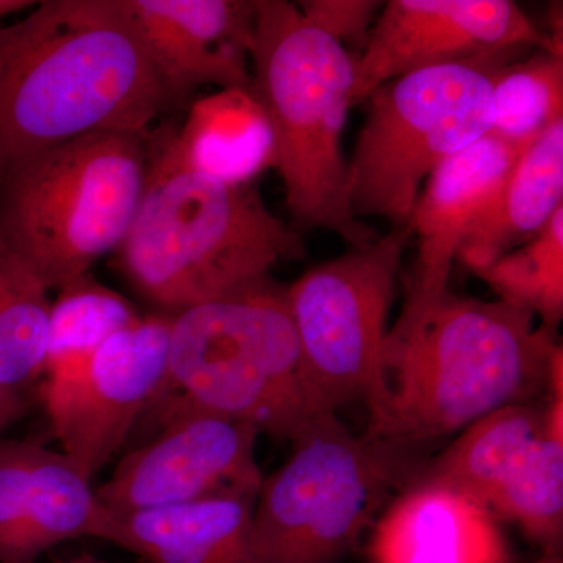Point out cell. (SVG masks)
Returning a JSON list of instances; mask_svg holds the SVG:
<instances>
[{
  "instance_id": "obj_1",
  "label": "cell",
  "mask_w": 563,
  "mask_h": 563,
  "mask_svg": "<svg viewBox=\"0 0 563 563\" xmlns=\"http://www.w3.org/2000/svg\"><path fill=\"white\" fill-rule=\"evenodd\" d=\"M181 109L121 0H43L0 25V176L66 141L146 132Z\"/></svg>"
},
{
  "instance_id": "obj_2",
  "label": "cell",
  "mask_w": 563,
  "mask_h": 563,
  "mask_svg": "<svg viewBox=\"0 0 563 563\" xmlns=\"http://www.w3.org/2000/svg\"><path fill=\"white\" fill-rule=\"evenodd\" d=\"M562 346L529 310L444 291L402 306L365 393L366 439L429 442L550 385Z\"/></svg>"
},
{
  "instance_id": "obj_3",
  "label": "cell",
  "mask_w": 563,
  "mask_h": 563,
  "mask_svg": "<svg viewBox=\"0 0 563 563\" xmlns=\"http://www.w3.org/2000/svg\"><path fill=\"white\" fill-rule=\"evenodd\" d=\"M177 120L146 132L143 196L114 269L155 312L176 314L257 287L274 266L306 254L302 236L255 185H225L177 157Z\"/></svg>"
},
{
  "instance_id": "obj_4",
  "label": "cell",
  "mask_w": 563,
  "mask_h": 563,
  "mask_svg": "<svg viewBox=\"0 0 563 563\" xmlns=\"http://www.w3.org/2000/svg\"><path fill=\"white\" fill-rule=\"evenodd\" d=\"M355 57L287 0H255L251 88L272 122L276 168L296 231L322 229L350 246L376 240L347 201L342 140Z\"/></svg>"
},
{
  "instance_id": "obj_5",
  "label": "cell",
  "mask_w": 563,
  "mask_h": 563,
  "mask_svg": "<svg viewBox=\"0 0 563 563\" xmlns=\"http://www.w3.org/2000/svg\"><path fill=\"white\" fill-rule=\"evenodd\" d=\"M177 406L228 415L290 442L321 415L285 285L269 279L172 314L168 368L146 415Z\"/></svg>"
},
{
  "instance_id": "obj_6",
  "label": "cell",
  "mask_w": 563,
  "mask_h": 563,
  "mask_svg": "<svg viewBox=\"0 0 563 563\" xmlns=\"http://www.w3.org/2000/svg\"><path fill=\"white\" fill-rule=\"evenodd\" d=\"M146 132L66 141L0 176V242L47 290L91 273L121 246L146 185Z\"/></svg>"
},
{
  "instance_id": "obj_7",
  "label": "cell",
  "mask_w": 563,
  "mask_h": 563,
  "mask_svg": "<svg viewBox=\"0 0 563 563\" xmlns=\"http://www.w3.org/2000/svg\"><path fill=\"white\" fill-rule=\"evenodd\" d=\"M501 65H448L396 77L369 96L347 161L357 220L409 228L426 181L448 158L492 132V77Z\"/></svg>"
},
{
  "instance_id": "obj_8",
  "label": "cell",
  "mask_w": 563,
  "mask_h": 563,
  "mask_svg": "<svg viewBox=\"0 0 563 563\" xmlns=\"http://www.w3.org/2000/svg\"><path fill=\"white\" fill-rule=\"evenodd\" d=\"M288 461L263 477L252 512L261 563H335L372 523L396 483L387 446L318 415Z\"/></svg>"
},
{
  "instance_id": "obj_9",
  "label": "cell",
  "mask_w": 563,
  "mask_h": 563,
  "mask_svg": "<svg viewBox=\"0 0 563 563\" xmlns=\"http://www.w3.org/2000/svg\"><path fill=\"white\" fill-rule=\"evenodd\" d=\"M409 228L313 266L285 285L303 376L314 406L335 413L365 398L388 332Z\"/></svg>"
},
{
  "instance_id": "obj_10",
  "label": "cell",
  "mask_w": 563,
  "mask_h": 563,
  "mask_svg": "<svg viewBox=\"0 0 563 563\" xmlns=\"http://www.w3.org/2000/svg\"><path fill=\"white\" fill-rule=\"evenodd\" d=\"M172 314L147 313L40 393L62 453L95 479L151 409L168 368Z\"/></svg>"
},
{
  "instance_id": "obj_11",
  "label": "cell",
  "mask_w": 563,
  "mask_h": 563,
  "mask_svg": "<svg viewBox=\"0 0 563 563\" xmlns=\"http://www.w3.org/2000/svg\"><path fill=\"white\" fill-rule=\"evenodd\" d=\"M154 417L157 435L125 454L96 488L103 506L135 512L218 496L257 499L263 474L255 454L261 432L254 426L191 406Z\"/></svg>"
},
{
  "instance_id": "obj_12",
  "label": "cell",
  "mask_w": 563,
  "mask_h": 563,
  "mask_svg": "<svg viewBox=\"0 0 563 563\" xmlns=\"http://www.w3.org/2000/svg\"><path fill=\"white\" fill-rule=\"evenodd\" d=\"M547 46L512 0H388L355 57L352 102L384 84L426 68L504 65L528 47Z\"/></svg>"
},
{
  "instance_id": "obj_13",
  "label": "cell",
  "mask_w": 563,
  "mask_h": 563,
  "mask_svg": "<svg viewBox=\"0 0 563 563\" xmlns=\"http://www.w3.org/2000/svg\"><path fill=\"white\" fill-rule=\"evenodd\" d=\"M184 109L203 87H251L255 0H121Z\"/></svg>"
},
{
  "instance_id": "obj_14",
  "label": "cell",
  "mask_w": 563,
  "mask_h": 563,
  "mask_svg": "<svg viewBox=\"0 0 563 563\" xmlns=\"http://www.w3.org/2000/svg\"><path fill=\"white\" fill-rule=\"evenodd\" d=\"M68 455L0 439V563H36L81 537L103 539L110 509Z\"/></svg>"
},
{
  "instance_id": "obj_15",
  "label": "cell",
  "mask_w": 563,
  "mask_h": 563,
  "mask_svg": "<svg viewBox=\"0 0 563 563\" xmlns=\"http://www.w3.org/2000/svg\"><path fill=\"white\" fill-rule=\"evenodd\" d=\"M523 150L488 133L429 177L409 224L418 240L417 258L404 306H421L450 290L448 282L466 232Z\"/></svg>"
},
{
  "instance_id": "obj_16",
  "label": "cell",
  "mask_w": 563,
  "mask_h": 563,
  "mask_svg": "<svg viewBox=\"0 0 563 563\" xmlns=\"http://www.w3.org/2000/svg\"><path fill=\"white\" fill-rule=\"evenodd\" d=\"M372 563H509V544L487 506L420 479L385 510L369 542Z\"/></svg>"
},
{
  "instance_id": "obj_17",
  "label": "cell",
  "mask_w": 563,
  "mask_h": 563,
  "mask_svg": "<svg viewBox=\"0 0 563 563\" xmlns=\"http://www.w3.org/2000/svg\"><path fill=\"white\" fill-rule=\"evenodd\" d=\"M254 498L218 496L114 512L103 540L144 559V563H261L252 536Z\"/></svg>"
},
{
  "instance_id": "obj_18",
  "label": "cell",
  "mask_w": 563,
  "mask_h": 563,
  "mask_svg": "<svg viewBox=\"0 0 563 563\" xmlns=\"http://www.w3.org/2000/svg\"><path fill=\"white\" fill-rule=\"evenodd\" d=\"M563 207V120L529 143L459 247L457 261L477 274L531 242Z\"/></svg>"
},
{
  "instance_id": "obj_19",
  "label": "cell",
  "mask_w": 563,
  "mask_h": 563,
  "mask_svg": "<svg viewBox=\"0 0 563 563\" xmlns=\"http://www.w3.org/2000/svg\"><path fill=\"white\" fill-rule=\"evenodd\" d=\"M174 147L188 169L225 185H255L276 168L272 122L251 87L192 99L177 121Z\"/></svg>"
},
{
  "instance_id": "obj_20",
  "label": "cell",
  "mask_w": 563,
  "mask_h": 563,
  "mask_svg": "<svg viewBox=\"0 0 563 563\" xmlns=\"http://www.w3.org/2000/svg\"><path fill=\"white\" fill-rule=\"evenodd\" d=\"M547 432V407L509 404L474 421L421 479L453 487L487 506L507 473Z\"/></svg>"
},
{
  "instance_id": "obj_21",
  "label": "cell",
  "mask_w": 563,
  "mask_h": 563,
  "mask_svg": "<svg viewBox=\"0 0 563 563\" xmlns=\"http://www.w3.org/2000/svg\"><path fill=\"white\" fill-rule=\"evenodd\" d=\"M51 301L44 376L73 372L106 340L143 313L91 273L69 282Z\"/></svg>"
},
{
  "instance_id": "obj_22",
  "label": "cell",
  "mask_w": 563,
  "mask_h": 563,
  "mask_svg": "<svg viewBox=\"0 0 563 563\" xmlns=\"http://www.w3.org/2000/svg\"><path fill=\"white\" fill-rule=\"evenodd\" d=\"M49 290L0 242V385L25 391L44 376Z\"/></svg>"
},
{
  "instance_id": "obj_23",
  "label": "cell",
  "mask_w": 563,
  "mask_h": 563,
  "mask_svg": "<svg viewBox=\"0 0 563 563\" xmlns=\"http://www.w3.org/2000/svg\"><path fill=\"white\" fill-rule=\"evenodd\" d=\"M487 507L542 544L547 554H558L563 529V435L547 428L492 493Z\"/></svg>"
},
{
  "instance_id": "obj_24",
  "label": "cell",
  "mask_w": 563,
  "mask_h": 563,
  "mask_svg": "<svg viewBox=\"0 0 563 563\" xmlns=\"http://www.w3.org/2000/svg\"><path fill=\"white\" fill-rule=\"evenodd\" d=\"M493 135L523 150L563 120V51L540 47L492 77Z\"/></svg>"
},
{
  "instance_id": "obj_25",
  "label": "cell",
  "mask_w": 563,
  "mask_h": 563,
  "mask_svg": "<svg viewBox=\"0 0 563 563\" xmlns=\"http://www.w3.org/2000/svg\"><path fill=\"white\" fill-rule=\"evenodd\" d=\"M498 299L529 310L548 331L563 317V207L531 242L476 274Z\"/></svg>"
},
{
  "instance_id": "obj_26",
  "label": "cell",
  "mask_w": 563,
  "mask_h": 563,
  "mask_svg": "<svg viewBox=\"0 0 563 563\" xmlns=\"http://www.w3.org/2000/svg\"><path fill=\"white\" fill-rule=\"evenodd\" d=\"M296 5L307 20L328 32L343 46L358 43L362 49L383 9L380 2L373 0H307Z\"/></svg>"
},
{
  "instance_id": "obj_27",
  "label": "cell",
  "mask_w": 563,
  "mask_h": 563,
  "mask_svg": "<svg viewBox=\"0 0 563 563\" xmlns=\"http://www.w3.org/2000/svg\"><path fill=\"white\" fill-rule=\"evenodd\" d=\"M27 409L25 391L13 390V388L0 385V439L11 424L24 417Z\"/></svg>"
},
{
  "instance_id": "obj_28",
  "label": "cell",
  "mask_w": 563,
  "mask_h": 563,
  "mask_svg": "<svg viewBox=\"0 0 563 563\" xmlns=\"http://www.w3.org/2000/svg\"><path fill=\"white\" fill-rule=\"evenodd\" d=\"M35 5L36 2H32V0H0V21L21 13V11L32 10Z\"/></svg>"
},
{
  "instance_id": "obj_29",
  "label": "cell",
  "mask_w": 563,
  "mask_h": 563,
  "mask_svg": "<svg viewBox=\"0 0 563 563\" xmlns=\"http://www.w3.org/2000/svg\"><path fill=\"white\" fill-rule=\"evenodd\" d=\"M38 563V562H36ZM60 563H114L109 561H102V559L95 558V555L85 554L79 555V558L73 559V561L60 562Z\"/></svg>"
},
{
  "instance_id": "obj_30",
  "label": "cell",
  "mask_w": 563,
  "mask_h": 563,
  "mask_svg": "<svg viewBox=\"0 0 563 563\" xmlns=\"http://www.w3.org/2000/svg\"><path fill=\"white\" fill-rule=\"evenodd\" d=\"M537 563H562V561L558 554H547V555H544L542 561H539Z\"/></svg>"
}]
</instances>
